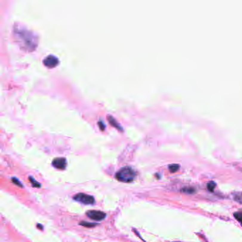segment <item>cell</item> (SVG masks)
<instances>
[{
	"instance_id": "cell-6",
	"label": "cell",
	"mask_w": 242,
	"mask_h": 242,
	"mask_svg": "<svg viewBox=\"0 0 242 242\" xmlns=\"http://www.w3.org/2000/svg\"><path fill=\"white\" fill-rule=\"evenodd\" d=\"M79 224L81 225V226H85V227L91 228V227H94V226H97L98 224H97V223L87 222H85V221H82V222H80V223H79Z\"/></svg>"
},
{
	"instance_id": "cell-12",
	"label": "cell",
	"mask_w": 242,
	"mask_h": 242,
	"mask_svg": "<svg viewBox=\"0 0 242 242\" xmlns=\"http://www.w3.org/2000/svg\"><path fill=\"white\" fill-rule=\"evenodd\" d=\"M12 182L14 184H15L16 185H17V186L20 187H23V185H22V183H21L19 181V180L18 179V178H12Z\"/></svg>"
},
{
	"instance_id": "cell-8",
	"label": "cell",
	"mask_w": 242,
	"mask_h": 242,
	"mask_svg": "<svg viewBox=\"0 0 242 242\" xmlns=\"http://www.w3.org/2000/svg\"><path fill=\"white\" fill-rule=\"evenodd\" d=\"M182 192L187 193V194H193V193L195 192V189L192 187H187L182 189Z\"/></svg>"
},
{
	"instance_id": "cell-5",
	"label": "cell",
	"mask_w": 242,
	"mask_h": 242,
	"mask_svg": "<svg viewBox=\"0 0 242 242\" xmlns=\"http://www.w3.org/2000/svg\"><path fill=\"white\" fill-rule=\"evenodd\" d=\"M58 59L54 56H48L44 59V63L48 67H53L58 64Z\"/></svg>"
},
{
	"instance_id": "cell-4",
	"label": "cell",
	"mask_w": 242,
	"mask_h": 242,
	"mask_svg": "<svg viewBox=\"0 0 242 242\" xmlns=\"http://www.w3.org/2000/svg\"><path fill=\"white\" fill-rule=\"evenodd\" d=\"M53 166L58 169H65L67 166V161L64 158H56L52 162Z\"/></svg>"
},
{
	"instance_id": "cell-10",
	"label": "cell",
	"mask_w": 242,
	"mask_h": 242,
	"mask_svg": "<svg viewBox=\"0 0 242 242\" xmlns=\"http://www.w3.org/2000/svg\"><path fill=\"white\" fill-rule=\"evenodd\" d=\"M207 187L208 190L210 191V192H213V191L215 190V187H216V183L213 181H210L207 183Z\"/></svg>"
},
{
	"instance_id": "cell-9",
	"label": "cell",
	"mask_w": 242,
	"mask_h": 242,
	"mask_svg": "<svg viewBox=\"0 0 242 242\" xmlns=\"http://www.w3.org/2000/svg\"><path fill=\"white\" fill-rule=\"evenodd\" d=\"M168 168L170 172H175L179 170L180 166L178 164H171L168 166Z\"/></svg>"
},
{
	"instance_id": "cell-7",
	"label": "cell",
	"mask_w": 242,
	"mask_h": 242,
	"mask_svg": "<svg viewBox=\"0 0 242 242\" xmlns=\"http://www.w3.org/2000/svg\"><path fill=\"white\" fill-rule=\"evenodd\" d=\"M29 181L31 183V184H32L33 186L34 187H38H38H41V184L39 183L38 182H37L36 181V180L32 177V176H29Z\"/></svg>"
},
{
	"instance_id": "cell-13",
	"label": "cell",
	"mask_w": 242,
	"mask_h": 242,
	"mask_svg": "<svg viewBox=\"0 0 242 242\" xmlns=\"http://www.w3.org/2000/svg\"><path fill=\"white\" fill-rule=\"evenodd\" d=\"M234 200L239 202V203L242 204V192L236 194V195L234 196Z\"/></svg>"
},
{
	"instance_id": "cell-11",
	"label": "cell",
	"mask_w": 242,
	"mask_h": 242,
	"mask_svg": "<svg viewBox=\"0 0 242 242\" xmlns=\"http://www.w3.org/2000/svg\"><path fill=\"white\" fill-rule=\"evenodd\" d=\"M234 217L238 222L242 224V212H236L234 213Z\"/></svg>"
},
{
	"instance_id": "cell-1",
	"label": "cell",
	"mask_w": 242,
	"mask_h": 242,
	"mask_svg": "<svg viewBox=\"0 0 242 242\" xmlns=\"http://www.w3.org/2000/svg\"><path fill=\"white\" fill-rule=\"evenodd\" d=\"M136 173L132 168L129 166L123 167L116 174V178L117 181L123 183H130L134 181Z\"/></svg>"
},
{
	"instance_id": "cell-2",
	"label": "cell",
	"mask_w": 242,
	"mask_h": 242,
	"mask_svg": "<svg viewBox=\"0 0 242 242\" xmlns=\"http://www.w3.org/2000/svg\"><path fill=\"white\" fill-rule=\"evenodd\" d=\"M73 199L77 202L85 204H93L95 203V198L93 196L85 193H78L73 196Z\"/></svg>"
},
{
	"instance_id": "cell-3",
	"label": "cell",
	"mask_w": 242,
	"mask_h": 242,
	"mask_svg": "<svg viewBox=\"0 0 242 242\" xmlns=\"http://www.w3.org/2000/svg\"><path fill=\"white\" fill-rule=\"evenodd\" d=\"M86 215L90 219L96 221L103 220L107 216L106 213L104 212L99 211V210H90L86 212Z\"/></svg>"
}]
</instances>
